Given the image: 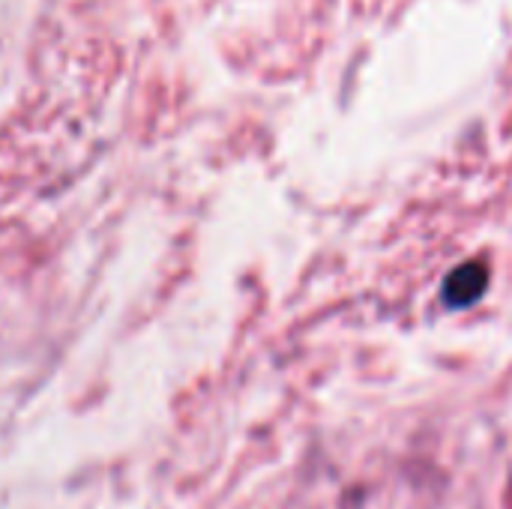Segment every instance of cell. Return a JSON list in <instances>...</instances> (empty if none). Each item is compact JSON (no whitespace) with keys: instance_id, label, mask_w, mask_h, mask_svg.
Returning <instances> with one entry per match:
<instances>
[{"instance_id":"obj_1","label":"cell","mask_w":512,"mask_h":509,"mask_svg":"<svg viewBox=\"0 0 512 509\" xmlns=\"http://www.w3.org/2000/svg\"><path fill=\"white\" fill-rule=\"evenodd\" d=\"M492 282V270L486 261H465L459 267H453L441 285V300L447 309H471L477 306Z\"/></svg>"}]
</instances>
